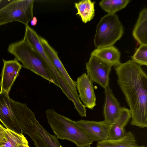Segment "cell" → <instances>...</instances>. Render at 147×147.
Returning a JSON list of instances; mask_svg holds the SVG:
<instances>
[{
    "label": "cell",
    "mask_w": 147,
    "mask_h": 147,
    "mask_svg": "<svg viewBox=\"0 0 147 147\" xmlns=\"http://www.w3.org/2000/svg\"><path fill=\"white\" fill-rule=\"evenodd\" d=\"M117 83L130 108V124L147 127V76L141 66L129 60L114 66Z\"/></svg>",
    "instance_id": "1"
},
{
    "label": "cell",
    "mask_w": 147,
    "mask_h": 147,
    "mask_svg": "<svg viewBox=\"0 0 147 147\" xmlns=\"http://www.w3.org/2000/svg\"><path fill=\"white\" fill-rule=\"evenodd\" d=\"M45 114L48 122L58 139L70 141L77 147L89 146L94 142L75 121L58 113L53 109H47Z\"/></svg>",
    "instance_id": "2"
},
{
    "label": "cell",
    "mask_w": 147,
    "mask_h": 147,
    "mask_svg": "<svg viewBox=\"0 0 147 147\" xmlns=\"http://www.w3.org/2000/svg\"><path fill=\"white\" fill-rule=\"evenodd\" d=\"M7 51L15 57V59L22 63L23 67L55 84L44 59L24 39L10 44Z\"/></svg>",
    "instance_id": "3"
},
{
    "label": "cell",
    "mask_w": 147,
    "mask_h": 147,
    "mask_svg": "<svg viewBox=\"0 0 147 147\" xmlns=\"http://www.w3.org/2000/svg\"><path fill=\"white\" fill-rule=\"evenodd\" d=\"M124 33L123 26L115 13L105 15L98 24L94 42L96 48L113 46Z\"/></svg>",
    "instance_id": "4"
},
{
    "label": "cell",
    "mask_w": 147,
    "mask_h": 147,
    "mask_svg": "<svg viewBox=\"0 0 147 147\" xmlns=\"http://www.w3.org/2000/svg\"><path fill=\"white\" fill-rule=\"evenodd\" d=\"M28 107L26 104L13 100L9 94L0 91V121L6 128L22 134L18 120Z\"/></svg>",
    "instance_id": "5"
},
{
    "label": "cell",
    "mask_w": 147,
    "mask_h": 147,
    "mask_svg": "<svg viewBox=\"0 0 147 147\" xmlns=\"http://www.w3.org/2000/svg\"><path fill=\"white\" fill-rule=\"evenodd\" d=\"M34 0H15L0 9V26L14 21L25 26L33 18Z\"/></svg>",
    "instance_id": "6"
},
{
    "label": "cell",
    "mask_w": 147,
    "mask_h": 147,
    "mask_svg": "<svg viewBox=\"0 0 147 147\" xmlns=\"http://www.w3.org/2000/svg\"><path fill=\"white\" fill-rule=\"evenodd\" d=\"M36 147H63L56 136L51 134L40 123L36 117L24 129Z\"/></svg>",
    "instance_id": "7"
},
{
    "label": "cell",
    "mask_w": 147,
    "mask_h": 147,
    "mask_svg": "<svg viewBox=\"0 0 147 147\" xmlns=\"http://www.w3.org/2000/svg\"><path fill=\"white\" fill-rule=\"evenodd\" d=\"M86 65L87 75L92 82L98 84L104 89L109 86L112 65L90 55Z\"/></svg>",
    "instance_id": "8"
},
{
    "label": "cell",
    "mask_w": 147,
    "mask_h": 147,
    "mask_svg": "<svg viewBox=\"0 0 147 147\" xmlns=\"http://www.w3.org/2000/svg\"><path fill=\"white\" fill-rule=\"evenodd\" d=\"M76 123L85 131L94 141L107 140L110 124L105 121H96L86 120L75 121Z\"/></svg>",
    "instance_id": "9"
},
{
    "label": "cell",
    "mask_w": 147,
    "mask_h": 147,
    "mask_svg": "<svg viewBox=\"0 0 147 147\" xmlns=\"http://www.w3.org/2000/svg\"><path fill=\"white\" fill-rule=\"evenodd\" d=\"M93 83L86 73L78 77L76 82L79 98L85 107L91 109H92L96 105Z\"/></svg>",
    "instance_id": "10"
},
{
    "label": "cell",
    "mask_w": 147,
    "mask_h": 147,
    "mask_svg": "<svg viewBox=\"0 0 147 147\" xmlns=\"http://www.w3.org/2000/svg\"><path fill=\"white\" fill-rule=\"evenodd\" d=\"M3 66L0 82L1 91L9 94L10 89L22 67V65L15 59L7 61L3 59Z\"/></svg>",
    "instance_id": "11"
},
{
    "label": "cell",
    "mask_w": 147,
    "mask_h": 147,
    "mask_svg": "<svg viewBox=\"0 0 147 147\" xmlns=\"http://www.w3.org/2000/svg\"><path fill=\"white\" fill-rule=\"evenodd\" d=\"M43 48L54 67L62 76L71 90L78 94L76 82L70 77L58 55L57 52L50 45L44 38L40 36Z\"/></svg>",
    "instance_id": "12"
},
{
    "label": "cell",
    "mask_w": 147,
    "mask_h": 147,
    "mask_svg": "<svg viewBox=\"0 0 147 147\" xmlns=\"http://www.w3.org/2000/svg\"><path fill=\"white\" fill-rule=\"evenodd\" d=\"M40 36L28 25L25 26L23 39L36 50L44 59L51 75L56 76L58 72L45 52L40 42Z\"/></svg>",
    "instance_id": "13"
},
{
    "label": "cell",
    "mask_w": 147,
    "mask_h": 147,
    "mask_svg": "<svg viewBox=\"0 0 147 147\" xmlns=\"http://www.w3.org/2000/svg\"><path fill=\"white\" fill-rule=\"evenodd\" d=\"M105 89V99L104 107V121L111 124L119 116L121 107L109 86Z\"/></svg>",
    "instance_id": "14"
},
{
    "label": "cell",
    "mask_w": 147,
    "mask_h": 147,
    "mask_svg": "<svg viewBox=\"0 0 147 147\" xmlns=\"http://www.w3.org/2000/svg\"><path fill=\"white\" fill-rule=\"evenodd\" d=\"M130 109L121 107L120 114L115 121L110 125L107 140H115L123 137L126 132L125 127L131 118Z\"/></svg>",
    "instance_id": "15"
},
{
    "label": "cell",
    "mask_w": 147,
    "mask_h": 147,
    "mask_svg": "<svg viewBox=\"0 0 147 147\" xmlns=\"http://www.w3.org/2000/svg\"><path fill=\"white\" fill-rule=\"evenodd\" d=\"M90 55L94 56L102 61L115 66L120 63V52L113 46L99 48L93 50Z\"/></svg>",
    "instance_id": "16"
},
{
    "label": "cell",
    "mask_w": 147,
    "mask_h": 147,
    "mask_svg": "<svg viewBox=\"0 0 147 147\" xmlns=\"http://www.w3.org/2000/svg\"><path fill=\"white\" fill-rule=\"evenodd\" d=\"M135 39L140 44L147 45V9L145 8L140 12L132 32Z\"/></svg>",
    "instance_id": "17"
},
{
    "label": "cell",
    "mask_w": 147,
    "mask_h": 147,
    "mask_svg": "<svg viewBox=\"0 0 147 147\" xmlns=\"http://www.w3.org/2000/svg\"><path fill=\"white\" fill-rule=\"evenodd\" d=\"M97 147H146L139 146L136 142L133 134L130 131L126 133L122 138L115 140H108L98 142Z\"/></svg>",
    "instance_id": "18"
},
{
    "label": "cell",
    "mask_w": 147,
    "mask_h": 147,
    "mask_svg": "<svg viewBox=\"0 0 147 147\" xmlns=\"http://www.w3.org/2000/svg\"><path fill=\"white\" fill-rule=\"evenodd\" d=\"M95 3L90 0H82L75 3L77 11L76 15L80 16L83 22L86 23L93 19L95 15Z\"/></svg>",
    "instance_id": "19"
},
{
    "label": "cell",
    "mask_w": 147,
    "mask_h": 147,
    "mask_svg": "<svg viewBox=\"0 0 147 147\" xmlns=\"http://www.w3.org/2000/svg\"><path fill=\"white\" fill-rule=\"evenodd\" d=\"M4 135L5 141L0 147H17L19 144L28 145V141L22 134L5 128Z\"/></svg>",
    "instance_id": "20"
},
{
    "label": "cell",
    "mask_w": 147,
    "mask_h": 147,
    "mask_svg": "<svg viewBox=\"0 0 147 147\" xmlns=\"http://www.w3.org/2000/svg\"><path fill=\"white\" fill-rule=\"evenodd\" d=\"M130 1L129 0H102L100 2L99 5L108 13L114 14L125 8Z\"/></svg>",
    "instance_id": "21"
},
{
    "label": "cell",
    "mask_w": 147,
    "mask_h": 147,
    "mask_svg": "<svg viewBox=\"0 0 147 147\" xmlns=\"http://www.w3.org/2000/svg\"><path fill=\"white\" fill-rule=\"evenodd\" d=\"M132 61L140 66L147 65V45H140L134 55Z\"/></svg>",
    "instance_id": "22"
},
{
    "label": "cell",
    "mask_w": 147,
    "mask_h": 147,
    "mask_svg": "<svg viewBox=\"0 0 147 147\" xmlns=\"http://www.w3.org/2000/svg\"><path fill=\"white\" fill-rule=\"evenodd\" d=\"M30 21L31 24L33 26H34L36 24L37 22V18L35 17H34Z\"/></svg>",
    "instance_id": "23"
},
{
    "label": "cell",
    "mask_w": 147,
    "mask_h": 147,
    "mask_svg": "<svg viewBox=\"0 0 147 147\" xmlns=\"http://www.w3.org/2000/svg\"><path fill=\"white\" fill-rule=\"evenodd\" d=\"M5 128L0 124V136H4V131Z\"/></svg>",
    "instance_id": "24"
},
{
    "label": "cell",
    "mask_w": 147,
    "mask_h": 147,
    "mask_svg": "<svg viewBox=\"0 0 147 147\" xmlns=\"http://www.w3.org/2000/svg\"><path fill=\"white\" fill-rule=\"evenodd\" d=\"M5 141L4 136H0V146H1Z\"/></svg>",
    "instance_id": "25"
},
{
    "label": "cell",
    "mask_w": 147,
    "mask_h": 147,
    "mask_svg": "<svg viewBox=\"0 0 147 147\" xmlns=\"http://www.w3.org/2000/svg\"><path fill=\"white\" fill-rule=\"evenodd\" d=\"M17 147H30L28 145L24 144H19L18 145Z\"/></svg>",
    "instance_id": "26"
},
{
    "label": "cell",
    "mask_w": 147,
    "mask_h": 147,
    "mask_svg": "<svg viewBox=\"0 0 147 147\" xmlns=\"http://www.w3.org/2000/svg\"><path fill=\"white\" fill-rule=\"evenodd\" d=\"M91 147L90 145V146H84V147Z\"/></svg>",
    "instance_id": "27"
},
{
    "label": "cell",
    "mask_w": 147,
    "mask_h": 147,
    "mask_svg": "<svg viewBox=\"0 0 147 147\" xmlns=\"http://www.w3.org/2000/svg\"><path fill=\"white\" fill-rule=\"evenodd\" d=\"M2 1L1 0H0V3L1 2V1Z\"/></svg>",
    "instance_id": "28"
}]
</instances>
